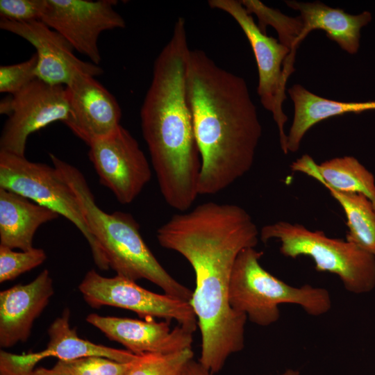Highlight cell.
Instances as JSON below:
<instances>
[{"instance_id": "cell-3", "label": "cell", "mask_w": 375, "mask_h": 375, "mask_svg": "<svg viewBox=\"0 0 375 375\" xmlns=\"http://www.w3.org/2000/svg\"><path fill=\"white\" fill-rule=\"evenodd\" d=\"M190 49L179 17L156 58L141 110L143 138L160 193L172 208L185 212L199 195L201 158L186 90Z\"/></svg>"}, {"instance_id": "cell-30", "label": "cell", "mask_w": 375, "mask_h": 375, "mask_svg": "<svg viewBox=\"0 0 375 375\" xmlns=\"http://www.w3.org/2000/svg\"><path fill=\"white\" fill-rule=\"evenodd\" d=\"M31 375H60L52 369L44 367H38L34 369Z\"/></svg>"}, {"instance_id": "cell-24", "label": "cell", "mask_w": 375, "mask_h": 375, "mask_svg": "<svg viewBox=\"0 0 375 375\" xmlns=\"http://www.w3.org/2000/svg\"><path fill=\"white\" fill-rule=\"evenodd\" d=\"M193 357L192 348L165 354L141 355L126 375H181Z\"/></svg>"}, {"instance_id": "cell-16", "label": "cell", "mask_w": 375, "mask_h": 375, "mask_svg": "<svg viewBox=\"0 0 375 375\" xmlns=\"http://www.w3.org/2000/svg\"><path fill=\"white\" fill-rule=\"evenodd\" d=\"M85 319L108 339L122 344L135 355L165 354L192 348L193 333L178 324L172 329L168 321L157 322L153 319L140 320L96 313L88 315Z\"/></svg>"}, {"instance_id": "cell-21", "label": "cell", "mask_w": 375, "mask_h": 375, "mask_svg": "<svg viewBox=\"0 0 375 375\" xmlns=\"http://www.w3.org/2000/svg\"><path fill=\"white\" fill-rule=\"evenodd\" d=\"M294 172H301L317 180L324 187L365 195L375 209L374 175L356 158L343 156L316 164L308 155H303L291 165Z\"/></svg>"}, {"instance_id": "cell-20", "label": "cell", "mask_w": 375, "mask_h": 375, "mask_svg": "<svg viewBox=\"0 0 375 375\" xmlns=\"http://www.w3.org/2000/svg\"><path fill=\"white\" fill-rule=\"evenodd\" d=\"M294 104V117L288 135L287 151L296 152L307 131L318 122L347 112L360 113L375 110V101L342 102L313 94L300 84L288 89Z\"/></svg>"}, {"instance_id": "cell-26", "label": "cell", "mask_w": 375, "mask_h": 375, "mask_svg": "<svg viewBox=\"0 0 375 375\" xmlns=\"http://www.w3.org/2000/svg\"><path fill=\"white\" fill-rule=\"evenodd\" d=\"M47 259L45 251L33 247L26 251H15L0 245V283L11 281L42 264Z\"/></svg>"}, {"instance_id": "cell-2", "label": "cell", "mask_w": 375, "mask_h": 375, "mask_svg": "<svg viewBox=\"0 0 375 375\" xmlns=\"http://www.w3.org/2000/svg\"><path fill=\"white\" fill-rule=\"evenodd\" d=\"M186 90L201 158L199 194L227 188L251 168L262 126L244 79L190 50Z\"/></svg>"}, {"instance_id": "cell-13", "label": "cell", "mask_w": 375, "mask_h": 375, "mask_svg": "<svg viewBox=\"0 0 375 375\" xmlns=\"http://www.w3.org/2000/svg\"><path fill=\"white\" fill-rule=\"evenodd\" d=\"M0 28L35 47L37 78L47 83L67 86L80 75L95 77L103 72L98 65L78 58L69 42L41 20L17 22L1 18Z\"/></svg>"}, {"instance_id": "cell-19", "label": "cell", "mask_w": 375, "mask_h": 375, "mask_svg": "<svg viewBox=\"0 0 375 375\" xmlns=\"http://www.w3.org/2000/svg\"><path fill=\"white\" fill-rule=\"evenodd\" d=\"M58 217L54 211L0 188V245L31 249L38 228Z\"/></svg>"}, {"instance_id": "cell-9", "label": "cell", "mask_w": 375, "mask_h": 375, "mask_svg": "<svg viewBox=\"0 0 375 375\" xmlns=\"http://www.w3.org/2000/svg\"><path fill=\"white\" fill-rule=\"evenodd\" d=\"M211 8L229 14L239 24L253 50L258 71V94L263 107L272 113L279 133L280 144L285 154L287 135L285 124L288 117L283 110L286 99L285 87L288 78L283 65L290 55V49L273 37L262 33L241 1L209 0Z\"/></svg>"}, {"instance_id": "cell-1", "label": "cell", "mask_w": 375, "mask_h": 375, "mask_svg": "<svg viewBox=\"0 0 375 375\" xmlns=\"http://www.w3.org/2000/svg\"><path fill=\"white\" fill-rule=\"evenodd\" d=\"M260 231L236 204L202 203L174 215L156 231L159 244L183 256L195 274L190 305L201 335L199 362L213 374L244 347L247 317L228 302L233 267L244 249L256 247Z\"/></svg>"}, {"instance_id": "cell-7", "label": "cell", "mask_w": 375, "mask_h": 375, "mask_svg": "<svg viewBox=\"0 0 375 375\" xmlns=\"http://www.w3.org/2000/svg\"><path fill=\"white\" fill-rule=\"evenodd\" d=\"M0 188L19 194L65 217L88 241L96 265L101 270L110 268L88 226L76 194L53 165L34 162L25 156L0 151Z\"/></svg>"}, {"instance_id": "cell-27", "label": "cell", "mask_w": 375, "mask_h": 375, "mask_svg": "<svg viewBox=\"0 0 375 375\" xmlns=\"http://www.w3.org/2000/svg\"><path fill=\"white\" fill-rule=\"evenodd\" d=\"M36 53L27 60L0 67V92L16 94L37 78Z\"/></svg>"}, {"instance_id": "cell-23", "label": "cell", "mask_w": 375, "mask_h": 375, "mask_svg": "<svg viewBox=\"0 0 375 375\" xmlns=\"http://www.w3.org/2000/svg\"><path fill=\"white\" fill-rule=\"evenodd\" d=\"M242 4L249 14H255L258 19V27L265 34L267 26L276 31L279 42L290 49V55L284 64L288 70H294L293 65L296 49L301 42L303 22L300 16L291 17L278 10L269 8L258 0H242Z\"/></svg>"}, {"instance_id": "cell-8", "label": "cell", "mask_w": 375, "mask_h": 375, "mask_svg": "<svg viewBox=\"0 0 375 375\" xmlns=\"http://www.w3.org/2000/svg\"><path fill=\"white\" fill-rule=\"evenodd\" d=\"M135 282L117 274L105 277L92 269L86 273L78 290L92 308L113 306L134 312L144 319L176 320L192 333L195 331L197 320L190 301L151 292Z\"/></svg>"}, {"instance_id": "cell-18", "label": "cell", "mask_w": 375, "mask_h": 375, "mask_svg": "<svg viewBox=\"0 0 375 375\" xmlns=\"http://www.w3.org/2000/svg\"><path fill=\"white\" fill-rule=\"evenodd\" d=\"M290 8L300 12L303 22L301 41L315 29L326 32V36L350 54L358 52L361 28L372 19L370 12L351 15L342 9L331 8L323 3L285 1Z\"/></svg>"}, {"instance_id": "cell-22", "label": "cell", "mask_w": 375, "mask_h": 375, "mask_svg": "<svg viewBox=\"0 0 375 375\" xmlns=\"http://www.w3.org/2000/svg\"><path fill=\"white\" fill-rule=\"evenodd\" d=\"M347 218L346 240L375 256V209L365 195L326 187Z\"/></svg>"}, {"instance_id": "cell-4", "label": "cell", "mask_w": 375, "mask_h": 375, "mask_svg": "<svg viewBox=\"0 0 375 375\" xmlns=\"http://www.w3.org/2000/svg\"><path fill=\"white\" fill-rule=\"evenodd\" d=\"M49 157L76 194L92 235L117 275L134 281L148 280L165 294L190 301L192 291L174 279L158 261L144 242L134 217L121 211H103L97 205L82 172L53 153Z\"/></svg>"}, {"instance_id": "cell-15", "label": "cell", "mask_w": 375, "mask_h": 375, "mask_svg": "<svg viewBox=\"0 0 375 375\" xmlns=\"http://www.w3.org/2000/svg\"><path fill=\"white\" fill-rule=\"evenodd\" d=\"M65 88L69 110L64 124L88 145L121 125L118 102L94 76L80 75Z\"/></svg>"}, {"instance_id": "cell-29", "label": "cell", "mask_w": 375, "mask_h": 375, "mask_svg": "<svg viewBox=\"0 0 375 375\" xmlns=\"http://www.w3.org/2000/svg\"><path fill=\"white\" fill-rule=\"evenodd\" d=\"M181 375H214L199 361L192 359L184 368Z\"/></svg>"}, {"instance_id": "cell-10", "label": "cell", "mask_w": 375, "mask_h": 375, "mask_svg": "<svg viewBox=\"0 0 375 375\" xmlns=\"http://www.w3.org/2000/svg\"><path fill=\"white\" fill-rule=\"evenodd\" d=\"M69 110L65 86L51 85L37 78L1 102V114L9 117L1 132L0 151L25 156L28 136L53 122L64 123Z\"/></svg>"}, {"instance_id": "cell-11", "label": "cell", "mask_w": 375, "mask_h": 375, "mask_svg": "<svg viewBox=\"0 0 375 375\" xmlns=\"http://www.w3.org/2000/svg\"><path fill=\"white\" fill-rule=\"evenodd\" d=\"M88 156L100 183L122 204H129L151 178L150 165L138 141L120 125L111 134L92 141Z\"/></svg>"}, {"instance_id": "cell-31", "label": "cell", "mask_w": 375, "mask_h": 375, "mask_svg": "<svg viewBox=\"0 0 375 375\" xmlns=\"http://www.w3.org/2000/svg\"><path fill=\"white\" fill-rule=\"evenodd\" d=\"M264 375H267V374H264ZM276 375H300V372L297 370L288 369L285 370L284 372L279 374H276Z\"/></svg>"}, {"instance_id": "cell-25", "label": "cell", "mask_w": 375, "mask_h": 375, "mask_svg": "<svg viewBox=\"0 0 375 375\" xmlns=\"http://www.w3.org/2000/svg\"><path fill=\"white\" fill-rule=\"evenodd\" d=\"M137 359L128 362H121L101 356L58 360L52 369L60 375H126Z\"/></svg>"}, {"instance_id": "cell-28", "label": "cell", "mask_w": 375, "mask_h": 375, "mask_svg": "<svg viewBox=\"0 0 375 375\" xmlns=\"http://www.w3.org/2000/svg\"><path fill=\"white\" fill-rule=\"evenodd\" d=\"M47 6V0H1L0 15L17 22L41 20Z\"/></svg>"}, {"instance_id": "cell-17", "label": "cell", "mask_w": 375, "mask_h": 375, "mask_svg": "<svg viewBox=\"0 0 375 375\" xmlns=\"http://www.w3.org/2000/svg\"><path fill=\"white\" fill-rule=\"evenodd\" d=\"M53 294V283L48 269L28 283H19L0 292L1 347H11L28 340L35 320Z\"/></svg>"}, {"instance_id": "cell-6", "label": "cell", "mask_w": 375, "mask_h": 375, "mask_svg": "<svg viewBox=\"0 0 375 375\" xmlns=\"http://www.w3.org/2000/svg\"><path fill=\"white\" fill-rule=\"evenodd\" d=\"M260 238L264 243L278 240L280 251L286 257H310L316 271L337 275L351 293L365 294L375 288V256L347 240L285 221L264 226Z\"/></svg>"}, {"instance_id": "cell-12", "label": "cell", "mask_w": 375, "mask_h": 375, "mask_svg": "<svg viewBox=\"0 0 375 375\" xmlns=\"http://www.w3.org/2000/svg\"><path fill=\"white\" fill-rule=\"evenodd\" d=\"M117 3L115 0H47L41 21L98 65L101 60L100 34L126 26L123 17L114 9Z\"/></svg>"}, {"instance_id": "cell-14", "label": "cell", "mask_w": 375, "mask_h": 375, "mask_svg": "<svg viewBox=\"0 0 375 375\" xmlns=\"http://www.w3.org/2000/svg\"><path fill=\"white\" fill-rule=\"evenodd\" d=\"M70 311L65 308L50 325L47 347L38 352L17 355L0 351V375H31L36 365L48 357L69 360L88 356H101L121 362H132L140 356L125 349L95 344L80 338L69 323Z\"/></svg>"}, {"instance_id": "cell-5", "label": "cell", "mask_w": 375, "mask_h": 375, "mask_svg": "<svg viewBox=\"0 0 375 375\" xmlns=\"http://www.w3.org/2000/svg\"><path fill=\"white\" fill-rule=\"evenodd\" d=\"M262 251L255 247L242 249L238 255L228 285V302L231 308L247 316L252 323L267 326L280 317L279 306H299L311 316H320L331 308L329 292L320 287L306 284L288 285L274 276L260 263Z\"/></svg>"}]
</instances>
